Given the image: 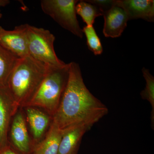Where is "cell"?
Wrapping results in <instances>:
<instances>
[{
  "instance_id": "1",
  "label": "cell",
  "mask_w": 154,
  "mask_h": 154,
  "mask_svg": "<svg viewBox=\"0 0 154 154\" xmlns=\"http://www.w3.org/2000/svg\"><path fill=\"white\" fill-rule=\"evenodd\" d=\"M67 83L52 122L63 131L79 125L92 127L108 113L86 87L79 64L72 62Z\"/></svg>"
},
{
  "instance_id": "2",
  "label": "cell",
  "mask_w": 154,
  "mask_h": 154,
  "mask_svg": "<svg viewBox=\"0 0 154 154\" xmlns=\"http://www.w3.org/2000/svg\"><path fill=\"white\" fill-rule=\"evenodd\" d=\"M49 67L30 55L19 58L6 85L18 107H23L36 93Z\"/></svg>"
},
{
  "instance_id": "3",
  "label": "cell",
  "mask_w": 154,
  "mask_h": 154,
  "mask_svg": "<svg viewBox=\"0 0 154 154\" xmlns=\"http://www.w3.org/2000/svg\"><path fill=\"white\" fill-rule=\"evenodd\" d=\"M69 71V63L62 66H49L47 75L36 93L22 107L41 108L52 117L66 87Z\"/></svg>"
},
{
  "instance_id": "4",
  "label": "cell",
  "mask_w": 154,
  "mask_h": 154,
  "mask_svg": "<svg viewBox=\"0 0 154 154\" xmlns=\"http://www.w3.org/2000/svg\"><path fill=\"white\" fill-rule=\"evenodd\" d=\"M28 53L33 58L49 66L66 65L56 54L55 37L49 30L28 24Z\"/></svg>"
},
{
  "instance_id": "5",
  "label": "cell",
  "mask_w": 154,
  "mask_h": 154,
  "mask_svg": "<svg viewBox=\"0 0 154 154\" xmlns=\"http://www.w3.org/2000/svg\"><path fill=\"white\" fill-rule=\"evenodd\" d=\"M77 0H42L40 6L43 13L61 27L75 36L82 38V29L77 18Z\"/></svg>"
},
{
  "instance_id": "6",
  "label": "cell",
  "mask_w": 154,
  "mask_h": 154,
  "mask_svg": "<svg viewBox=\"0 0 154 154\" xmlns=\"http://www.w3.org/2000/svg\"><path fill=\"white\" fill-rule=\"evenodd\" d=\"M11 124L9 144L21 154H32L34 144L30 139L22 107L15 113Z\"/></svg>"
},
{
  "instance_id": "7",
  "label": "cell",
  "mask_w": 154,
  "mask_h": 154,
  "mask_svg": "<svg viewBox=\"0 0 154 154\" xmlns=\"http://www.w3.org/2000/svg\"><path fill=\"white\" fill-rule=\"evenodd\" d=\"M28 25L25 24L9 30L0 26V45L19 58L29 55L28 50Z\"/></svg>"
},
{
  "instance_id": "8",
  "label": "cell",
  "mask_w": 154,
  "mask_h": 154,
  "mask_svg": "<svg viewBox=\"0 0 154 154\" xmlns=\"http://www.w3.org/2000/svg\"><path fill=\"white\" fill-rule=\"evenodd\" d=\"M19 108L7 87H0V150L10 144L8 134L11 122Z\"/></svg>"
},
{
  "instance_id": "9",
  "label": "cell",
  "mask_w": 154,
  "mask_h": 154,
  "mask_svg": "<svg viewBox=\"0 0 154 154\" xmlns=\"http://www.w3.org/2000/svg\"><path fill=\"white\" fill-rule=\"evenodd\" d=\"M22 108L25 112L26 122L29 124L35 146L46 134L52 122V117L38 107L27 106Z\"/></svg>"
},
{
  "instance_id": "10",
  "label": "cell",
  "mask_w": 154,
  "mask_h": 154,
  "mask_svg": "<svg viewBox=\"0 0 154 154\" xmlns=\"http://www.w3.org/2000/svg\"><path fill=\"white\" fill-rule=\"evenodd\" d=\"M103 16L104 36L113 38L121 36L127 26L128 19L124 10L117 5L116 0L115 5L104 13Z\"/></svg>"
},
{
  "instance_id": "11",
  "label": "cell",
  "mask_w": 154,
  "mask_h": 154,
  "mask_svg": "<svg viewBox=\"0 0 154 154\" xmlns=\"http://www.w3.org/2000/svg\"><path fill=\"white\" fill-rule=\"evenodd\" d=\"M116 2L125 11L128 20L140 19L154 22L153 0H116Z\"/></svg>"
},
{
  "instance_id": "12",
  "label": "cell",
  "mask_w": 154,
  "mask_h": 154,
  "mask_svg": "<svg viewBox=\"0 0 154 154\" xmlns=\"http://www.w3.org/2000/svg\"><path fill=\"white\" fill-rule=\"evenodd\" d=\"M91 127L79 125L63 131L58 154H77L83 136Z\"/></svg>"
},
{
  "instance_id": "13",
  "label": "cell",
  "mask_w": 154,
  "mask_h": 154,
  "mask_svg": "<svg viewBox=\"0 0 154 154\" xmlns=\"http://www.w3.org/2000/svg\"><path fill=\"white\" fill-rule=\"evenodd\" d=\"M63 133L51 122L45 136L34 146L32 154H58Z\"/></svg>"
},
{
  "instance_id": "14",
  "label": "cell",
  "mask_w": 154,
  "mask_h": 154,
  "mask_svg": "<svg viewBox=\"0 0 154 154\" xmlns=\"http://www.w3.org/2000/svg\"><path fill=\"white\" fill-rule=\"evenodd\" d=\"M19 58L0 45V87L6 86L9 76Z\"/></svg>"
},
{
  "instance_id": "15",
  "label": "cell",
  "mask_w": 154,
  "mask_h": 154,
  "mask_svg": "<svg viewBox=\"0 0 154 154\" xmlns=\"http://www.w3.org/2000/svg\"><path fill=\"white\" fill-rule=\"evenodd\" d=\"M75 10L76 14L82 17L87 26H93L96 18L103 15V12L97 6L86 1H79Z\"/></svg>"
},
{
  "instance_id": "16",
  "label": "cell",
  "mask_w": 154,
  "mask_h": 154,
  "mask_svg": "<svg viewBox=\"0 0 154 154\" xmlns=\"http://www.w3.org/2000/svg\"><path fill=\"white\" fill-rule=\"evenodd\" d=\"M143 75L146 81V87L141 92L140 96L142 99L147 100L150 104L152 107L151 120V125L154 126V77L146 68L142 69Z\"/></svg>"
},
{
  "instance_id": "17",
  "label": "cell",
  "mask_w": 154,
  "mask_h": 154,
  "mask_svg": "<svg viewBox=\"0 0 154 154\" xmlns=\"http://www.w3.org/2000/svg\"><path fill=\"white\" fill-rule=\"evenodd\" d=\"M82 31L87 38V45L89 50L95 55L102 54L103 50L102 43L93 26L86 25L83 28Z\"/></svg>"
},
{
  "instance_id": "18",
  "label": "cell",
  "mask_w": 154,
  "mask_h": 154,
  "mask_svg": "<svg viewBox=\"0 0 154 154\" xmlns=\"http://www.w3.org/2000/svg\"><path fill=\"white\" fill-rule=\"evenodd\" d=\"M86 1L97 6L104 14L115 5L116 0H87Z\"/></svg>"
},
{
  "instance_id": "19",
  "label": "cell",
  "mask_w": 154,
  "mask_h": 154,
  "mask_svg": "<svg viewBox=\"0 0 154 154\" xmlns=\"http://www.w3.org/2000/svg\"><path fill=\"white\" fill-rule=\"evenodd\" d=\"M0 154H22L16 150L13 147L9 144L5 148L0 150Z\"/></svg>"
},
{
  "instance_id": "20",
  "label": "cell",
  "mask_w": 154,
  "mask_h": 154,
  "mask_svg": "<svg viewBox=\"0 0 154 154\" xmlns=\"http://www.w3.org/2000/svg\"><path fill=\"white\" fill-rule=\"evenodd\" d=\"M10 1L8 0H0V7H5L8 5Z\"/></svg>"
},
{
  "instance_id": "21",
  "label": "cell",
  "mask_w": 154,
  "mask_h": 154,
  "mask_svg": "<svg viewBox=\"0 0 154 154\" xmlns=\"http://www.w3.org/2000/svg\"><path fill=\"white\" fill-rule=\"evenodd\" d=\"M2 14L1 13V11H0V19L2 18Z\"/></svg>"
}]
</instances>
